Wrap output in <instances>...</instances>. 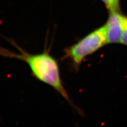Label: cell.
Masks as SVG:
<instances>
[{
  "mask_svg": "<svg viewBox=\"0 0 127 127\" xmlns=\"http://www.w3.org/2000/svg\"><path fill=\"white\" fill-rule=\"evenodd\" d=\"M12 45L19 50V53L12 52L4 48L0 47V56L4 57L15 58L25 62L29 66L32 73L38 80L51 86L60 94L69 104L81 113L68 95L64 86L61 76L58 63L49 51L31 54L26 52L20 47L13 40H8Z\"/></svg>",
  "mask_w": 127,
  "mask_h": 127,
  "instance_id": "6da1fadb",
  "label": "cell"
},
{
  "mask_svg": "<svg viewBox=\"0 0 127 127\" xmlns=\"http://www.w3.org/2000/svg\"><path fill=\"white\" fill-rule=\"evenodd\" d=\"M108 44L105 27L103 25L91 31L85 37L65 49L62 61L68 60L73 69L77 72L83 62Z\"/></svg>",
  "mask_w": 127,
  "mask_h": 127,
  "instance_id": "7a4b0ae2",
  "label": "cell"
},
{
  "mask_svg": "<svg viewBox=\"0 0 127 127\" xmlns=\"http://www.w3.org/2000/svg\"><path fill=\"white\" fill-rule=\"evenodd\" d=\"M127 18V17L119 11L110 12L109 18L104 25L108 44L121 43Z\"/></svg>",
  "mask_w": 127,
  "mask_h": 127,
  "instance_id": "3957f363",
  "label": "cell"
},
{
  "mask_svg": "<svg viewBox=\"0 0 127 127\" xmlns=\"http://www.w3.org/2000/svg\"><path fill=\"white\" fill-rule=\"evenodd\" d=\"M104 3L110 12L119 11V0H101Z\"/></svg>",
  "mask_w": 127,
  "mask_h": 127,
  "instance_id": "277c9868",
  "label": "cell"
},
{
  "mask_svg": "<svg viewBox=\"0 0 127 127\" xmlns=\"http://www.w3.org/2000/svg\"><path fill=\"white\" fill-rule=\"evenodd\" d=\"M120 43L122 45H124L126 46H127V18L126 22L125 29L124 31V33H123Z\"/></svg>",
  "mask_w": 127,
  "mask_h": 127,
  "instance_id": "5b68a950",
  "label": "cell"
}]
</instances>
